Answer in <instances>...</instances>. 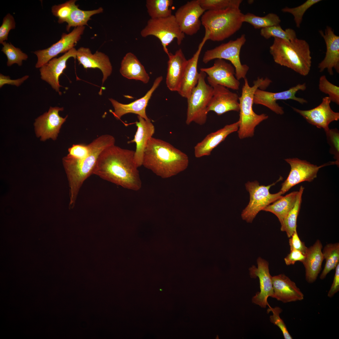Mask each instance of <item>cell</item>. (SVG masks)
<instances>
[{"instance_id":"4","label":"cell","mask_w":339,"mask_h":339,"mask_svg":"<svg viewBox=\"0 0 339 339\" xmlns=\"http://www.w3.org/2000/svg\"><path fill=\"white\" fill-rule=\"evenodd\" d=\"M269 51L277 64L303 76L309 73L312 57L309 45L305 40L297 37L290 40L274 38Z\"/></svg>"},{"instance_id":"42","label":"cell","mask_w":339,"mask_h":339,"mask_svg":"<svg viewBox=\"0 0 339 339\" xmlns=\"http://www.w3.org/2000/svg\"><path fill=\"white\" fill-rule=\"evenodd\" d=\"M319 89L321 92L328 95L331 101L339 105V87L329 82L325 75L320 78Z\"/></svg>"},{"instance_id":"19","label":"cell","mask_w":339,"mask_h":339,"mask_svg":"<svg viewBox=\"0 0 339 339\" xmlns=\"http://www.w3.org/2000/svg\"><path fill=\"white\" fill-rule=\"evenodd\" d=\"M212 96L207 108L208 113L213 111L220 116L229 111H239V97L228 88L217 85L212 86Z\"/></svg>"},{"instance_id":"5","label":"cell","mask_w":339,"mask_h":339,"mask_svg":"<svg viewBox=\"0 0 339 339\" xmlns=\"http://www.w3.org/2000/svg\"><path fill=\"white\" fill-rule=\"evenodd\" d=\"M244 79L241 94L239 97V115L238 132L240 139L253 136L256 127L268 118V116L266 114H256L253 111V105L256 91L258 89H265L272 83L267 78H258L254 81L253 85L250 86L247 79L245 78Z\"/></svg>"},{"instance_id":"22","label":"cell","mask_w":339,"mask_h":339,"mask_svg":"<svg viewBox=\"0 0 339 339\" xmlns=\"http://www.w3.org/2000/svg\"><path fill=\"white\" fill-rule=\"evenodd\" d=\"M320 34L326 44V50L323 60L319 63L318 68L321 72L327 69L329 75L334 74L333 69L339 73V36L336 35L332 28L327 26L325 32L320 30Z\"/></svg>"},{"instance_id":"7","label":"cell","mask_w":339,"mask_h":339,"mask_svg":"<svg viewBox=\"0 0 339 339\" xmlns=\"http://www.w3.org/2000/svg\"><path fill=\"white\" fill-rule=\"evenodd\" d=\"M206 74L200 71L197 84L187 99V108L186 123L189 125L192 122L202 125L207 119V108L212 96L213 87L205 80Z\"/></svg>"},{"instance_id":"31","label":"cell","mask_w":339,"mask_h":339,"mask_svg":"<svg viewBox=\"0 0 339 339\" xmlns=\"http://www.w3.org/2000/svg\"><path fill=\"white\" fill-rule=\"evenodd\" d=\"M298 191L292 192L280 198L269 204L263 211L269 212L275 215L281 224L289 212L293 208L296 201Z\"/></svg>"},{"instance_id":"8","label":"cell","mask_w":339,"mask_h":339,"mask_svg":"<svg viewBox=\"0 0 339 339\" xmlns=\"http://www.w3.org/2000/svg\"><path fill=\"white\" fill-rule=\"evenodd\" d=\"M140 34L143 37L153 35L157 38L167 55L169 52L167 46L175 39L177 44L180 45L185 37L173 15L164 18H150Z\"/></svg>"},{"instance_id":"26","label":"cell","mask_w":339,"mask_h":339,"mask_svg":"<svg viewBox=\"0 0 339 339\" xmlns=\"http://www.w3.org/2000/svg\"><path fill=\"white\" fill-rule=\"evenodd\" d=\"M239 126L238 121L232 124L227 125L215 132L207 135L194 147L195 157L199 158L210 155L213 150L224 141L229 135L238 131Z\"/></svg>"},{"instance_id":"50","label":"cell","mask_w":339,"mask_h":339,"mask_svg":"<svg viewBox=\"0 0 339 339\" xmlns=\"http://www.w3.org/2000/svg\"><path fill=\"white\" fill-rule=\"evenodd\" d=\"M335 268L333 283L328 293V296L329 298H331L339 291V263Z\"/></svg>"},{"instance_id":"6","label":"cell","mask_w":339,"mask_h":339,"mask_svg":"<svg viewBox=\"0 0 339 339\" xmlns=\"http://www.w3.org/2000/svg\"><path fill=\"white\" fill-rule=\"evenodd\" d=\"M243 14L238 8H229L206 11L201 18L202 24L209 32V40L220 41L239 30L243 23Z\"/></svg>"},{"instance_id":"27","label":"cell","mask_w":339,"mask_h":339,"mask_svg":"<svg viewBox=\"0 0 339 339\" xmlns=\"http://www.w3.org/2000/svg\"><path fill=\"white\" fill-rule=\"evenodd\" d=\"M166 83L171 91H177L180 88L187 61L180 49L173 54L169 52Z\"/></svg>"},{"instance_id":"48","label":"cell","mask_w":339,"mask_h":339,"mask_svg":"<svg viewBox=\"0 0 339 339\" xmlns=\"http://www.w3.org/2000/svg\"><path fill=\"white\" fill-rule=\"evenodd\" d=\"M305 255L300 251L296 250H290V253L284 258V260L287 265H294L297 261L302 262L304 260Z\"/></svg>"},{"instance_id":"14","label":"cell","mask_w":339,"mask_h":339,"mask_svg":"<svg viewBox=\"0 0 339 339\" xmlns=\"http://www.w3.org/2000/svg\"><path fill=\"white\" fill-rule=\"evenodd\" d=\"M200 70L208 75L207 80L211 86L219 85L234 90L239 88L240 83L235 77L234 67L223 59H216L212 66L202 68Z\"/></svg>"},{"instance_id":"16","label":"cell","mask_w":339,"mask_h":339,"mask_svg":"<svg viewBox=\"0 0 339 339\" xmlns=\"http://www.w3.org/2000/svg\"><path fill=\"white\" fill-rule=\"evenodd\" d=\"M63 107H50L47 112L35 120L34 123L36 136L41 141L51 138L56 140L62 125L68 116L64 118L60 116L59 112L63 110Z\"/></svg>"},{"instance_id":"21","label":"cell","mask_w":339,"mask_h":339,"mask_svg":"<svg viewBox=\"0 0 339 339\" xmlns=\"http://www.w3.org/2000/svg\"><path fill=\"white\" fill-rule=\"evenodd\" d=\"M162 80V76L157 77L155 79L151 88L144 96L130 103L123 104L113 99H109L114 109V111H110V112L117 120L120 119L121 117L124 115L132 113L137 114L146 120L151 121L147 116L146 108L153 93L159 86Z\"/></svg>"},{"instance_id":"39","label":"cell","mask_w":339,"mask_h":339,"mask_svg":"<svg viewBox=\"0 0 339 339\" xmlns=\"http://www.w3.org/2000/svg\"><path fill=\"white\" fill-rule=\"evenodd\" d=\"M201 6L207 11H216L229 8H239L241 0H199Z\"/></svg>"},{"instance_id":"30","label":"cell","mask_w":339,"mask_h":339,"mask_svg":"<svg viewBox=\"0 0 339 339\" xmlns=\"http://www.w3.org/2000/svg\"><path fill=\"white\" fill-rule=\"evenodd\" d=\"M120 72L124 77L130 79L149 82V77L144 67L137 57L132 52L127 53L121 61Z\"/></svg>"},{"instance_id":"38","label":"cell","mask_w":339,"mask_h":339,"mask_svg":"<svg viewBox=\"0 0 339 339\" xmlns=\"http://www.w3.org/2000/svg\"><path fill=\"white\" fill-rule=\"evenodd\" d=\"M260 34L267 39L273 37L274 38L290 40L297 37L296 33L293 30L288 28L284 30L280 25L261 29Z\"/></svg>"},{"instance_id":"17","label":"cell","mask_w":339,"mask_h":339,"mask_svg":"<svg viewBox=\"0 0 339 339\" xmlns=\"http://www.w3.org/2000/svg\"><path fill=\"white\" fill-rule=\"evenodd\" d=\"M257 267L253 265L249 270L251 278H259L260 291L256 293L252 298V301L261 307L265 308L268 304L267 301L268 297H272L273 293L272 277L270 273L267 261L259 257L257 260Z\"/></svg>"},{"instance_id":"47","label":"cell","mask_w":339,"mask_h":339,"mask_svg":"<svg viewBox=\"0 0 339 339\" xmlns=\"http://www.w3.org/2000/svg\"><path fill=\"white\" fill-rule=\"evenodd\" d=\"M289 239V244L290 250H296L305 255L308 248L304 242L300 239L297 230L295 231Z\"/></svg>"},{"instance_id":"12","label":"cell","mask_w":339,"mask_h":339,"mask_svg":"<svg viewBox=\"0 0 339 339\" xmlns=\"http://www.w3.org/2000/svg\"><path fill=\"white\" fill-rule=\"evenodd\" d=\"M306 89L305 83L299 84L289 89L278 92H272L258 89L255 91L253 103L263 105L278 115L284 114L283 108L277 103L278 100H293L303 104L307 103L304 98L296 96L299 90L304 91Z\"/></svg>"},{"instance_id":"10","label":"cell","mask_w":339,"mask_h":339,"mask_svg":"<svg viewBox=\"0 0 339 339\" xmlns=\"http://www.w3.org/2000/svg\"><path fill=\"white\" fill-rule=\"evenodd\" d=\"M280 178L275 183L265 186L261 185L257 181H248L245 184L246 189L250 194L249 202L243 210L242 219L248 223H252L257 214L266 206L280 198L283 194L280 191L275 194L269 192L271 187L280 181Z\"/></svg>"},{"instance_id":"28","label":"cell","mask_w":339,"mask_h":339,"mask_svg":"<svg viewBox=\"0 0 339 339\" xmlns=\"http://www.w3.org/2000/svg\"><path fill=\"white\" fill-rule=\"evenodd\" d=\"M137 118L138 121L135 122L137 130L134 138L128 143H135L136 144L134 159L136 165L139 167L143 165L144 151L149 139L154 133L155 127L151 121L146 120L139 116Z\"/></svg>"},{"instance_id":"23","label":"cell","mask_w":339,"mask_h":339,"mask_svg":"<svg viewBox=\"0 0 339 339\" xmlns=\"http://www.w3.org/2000/svg\"><path fill=\"white\" fill-rule=\"evenodd\" d=\"M209 32L205 30L204 36L197 50L187 62L178 92L182 97L187 99L197 85L199 76L197 70L199 58L202 49L209 40Z\"/></svg>"},{"instance_id":"18","label":"cell","mask_w":339,"mask_h":339,"mask_svg":"<svg viewBox=\"0 0 339 339\" xmlns=\"http://www.w3.org/2000/svg\"><path fill=\"white\" fill-rule=\"evenodd\" d=\"M331 101L328 96L323 97L321 103L315 107L309 110H303L292 107L309 123L319 128H322L325 132L329 130V124L339 119V113L334 111L331 108Z\"/></svg>"},{"instance_id":"9","label":"cell","mask_w":339,"mask_h":339,"mask_svg":"<svg viewBox=\"0 0 339 339\" xmlns=\"http://www.w3.org/2000/svg\"><path fill=\"white\" fill-rule=\"evenodd\" d=\"M246 41L245 35L242 34L234 40H231L215 48L207 50L205 52L202 61L206 64L215 59H221L229 61L235 69V77L239 80L245 79L249 69L246 64H242L240 60V53L242 46Z\"/></svg>"},{"instance_id":"45","label":"cell","mask_w":339,"mask_h":339,"mask_svg":"<svg viewBox=\"0 0 339 339\" xmlns=\"http://www.w3.org/2000/svg\"><path fill=\"white\" fill-rule=\"evenodd\" d=\"M15 22L13 16L10 13L7 14L3 18L2 24L0 27V43L2 44L8 40L9 31L15 28Z\"/></svg>"},{"instance_id":"33","label":"cell","mask_w":339,"mask_h":339,"mask_svg":"<svg viewBox=\"0 0 339 339\" xmlns=\"http://www.w3.org/2000/svg\"><path fill=\"white\" fill-rule=\"evenodd\" d=\"M103 9L100 7L91 10H83L78 8L76 4L67 23L66 30L68 31L71 27H76L87 25V22L93 15L103 12Z\"/></svg>"},{"instance_id":"44","label":"cell","mask_w":339,"mask_h":339,"mask_svg":"<svg viewBox=\"0 0 339 339\" xmlns=\"http://www.w3.org/2000/svg\"><path fill=\"white\" fill-rule=\"evenodd\" d=\"M67 158L75 161L82 160L88 155L89 148L88 144H74L68 149Z\"/></svg>"},{"instance_id":"36","label":"cell","mask_w":339,"mask_h":339,"mask_svg":"<svg viewBox=\"0 0 339 339\" xmlns=\"http://www.w3.org/2000/svg\"><path fill=\"white\" fill-rule=\"evenodd\" d=\"M243 21V22L250 24L256 29H261L279 25L281 22L279 17L272 13H269L263 17L248 13L244 14Z\"/></svg>"},{"instance_id":"49","label":"cell","mask_w":339,"mask_h":339,"mask_svg":"<svg viewBox=\"0 0 339 339\" xmlns=\"http://www.w3.org/2000/svg\"><path fill=\"white\" fill-rule=\"evenodd\" d=\"M29 78L28 75H25L22 78L16 79H11L9 76H6L0 74V88L7 84L19 87Z\"/></svg>"},{"instance_id":"13","label":"cell","mask_w":339,"mask_h":339,"mask_svg":"<svg viewBox=\"0 0 339 339\" xmlns=\"http://www.w3.org/2000/svg\"><path fill=\"white\" fill-rule=\"evenodd\" d=\"M84 26H78L68 34L63 33L60 39L47 48L35 51L37 57L35 67L40 68L59 54L66 53L77 44L85 30Z\"/></svg>"},{"instance_id":"41","label":"cell","mask_w":339,"mask_h":339,"mask_svg":"<svg viewBox=\"0 0 339 339\" xmlns=\"http://www.w3.org/2000/svg\"><path fill=\"white\" fill-rule=\"evenodd\" d=\"M76 0H70L65 3L55 5L51 7L53 14L58 18V22L60 24L67 21Z\"/></svg>"},{"instance_id":"25","label":"cell","mask_w":339,"mask_h":339,"mask_svg":"<svg viewBox=\"0 0 339 339\" xmlns=\"http://www.w3.org/2000/svg\"><path fill=\"white\" fill-rule=\"evenodd\" d=\"M273 290L272 298L283 303L304 299V295L295 283L284 274L272 277Z\"/></svg>"},{"instance_id":"1","label":"cell","mask_w":339,"mask_h":339,"mask_svg":"<svg viewBox=\"0 0 339 339\" xmlns=\"http://www.w3.org/2000/svg\"><path fill=\"white\" fill-rule=\"evenodd\" d=\"M134 153L133 150L115 144L107 148L100 154L93 174L125 188L139 190L142 181Z\"/></svg>"},{"instance_id":"11","label":"cell","mask_w":339,"mask_h":339,"mask_svg":"<svg viewBox=\"0 0 339 339\" xmlns=\"http://www.w3.org/2000/svg\"><path fill=\"white\" fill-rule=\"evenodd\" d=\"M291 169L288 177L282 184L280 190L283 194L292 187L304 181L311 182L317 176L319 170L326 165L337 164V161L331 162L320 166L311 164L306 160L297 158L285 159Z\"/></svg>"},{"instance_id":"46","label":"cell","mask_w":339,"mask_h":339,"mask_svg":"<svg viewBox=\"0 0 339 339\" xmlns=\"http://www.w3.org/2000/svg\"><path fill=\"white\" fill-rule=\"evenodd\" d=\"M326 132L328 143L331 147L330 152L335 158L339 159V133L336 129L329 130ZM338 161V160H337Z\"/></svg>"},{"instance_id":"40","label":"cell","mask_w":339,"mask_h":339,"mask_svg":"<svg viewBox=\"0 0 339 339\" xmlns=\"http://www.w3.org/2000/svg\"><path fill=\"white\" fill-rule=\"evenodd\" d=\"M320 1V0H307L298 6L293 8L286 7L282 9V11L283 12L292 14L293 16L296 27L299 28L306 11L312 6Z\"/></svg>"},{"instance_id":"43","label":"cell","mask_w":339,"mask_h":339,"mask_svg":"<svg viewBox=\"0 0 339 339\" xmlns=\"http://www.w3.org/2000/svg\"><path fill=\"white\" fill-rule=\"evenodd\" d=\"M269 308L267 311L268 313L271 311L273 314L270 317V321L274 325L277 326L281 331L285 339H292L293 337L289 334L286 325L280 316V314L282 312V310L280 307H276L273 308L270 307L269 304Z\"/></svg>"},{"instance_id":"37","label":"cell","mask_w":339,"mask_h":339,"mask_svg":"<svg viewBox=\"0 0 339 339\" xmlns=\"http://www.w3.org/2000/svg\"><path fill=\"white\" fill-rule=\"evenodd\" d=\"M2 44L3 47L1 51L7 57V65L8 66H10L15 63L21 66L23 61L27 59L28 56L26 54L23 52L20 49L14 46L11 43H7L5 41Z\"/></svg>"},{"instance_id":"32","label":"cell","mask_w":339,"mask_h":339,"mask_svg":"<svg viewBox=\"0 0 339 339\" xmlns=\"http://www.w3.org/2000/svg\"><path fill=\"white\" fill-rule=\"evenodd\" d=\"M304 189V188L302 186H300L294 206L281 224V231L285 232L288 237L289 238L297 230V218L300 210L302 197Z\"/></svg>"},{"instance_id":"34","label":"cell","mask_w":339,"mask_h":339,"mask_svg":"<svg viewBox=\"0 0 339 339\" xmlns=\"http://www.w3.org/2000/svg\"><path fill=\"white\" fill-rule=\"evenodd\" d=\"M172 0H147L146 6L151 19L166 18L172 15Z\"/></svg>"},{"instance_id":"2","label":"cell","mask_w":339,"mask_h":339,"mask_svg":"<svg viewBox=\"0 0 339 339\" xmlns=\"http://www.w3.org/2000/svg\"><path fill=\"white\" fill-rule=\"evenodd\" d=\"M189 162L185 153L168 142L152 137L144 151L143 165L157 175L167 178L184 171Z\"/></svg>"},{"instance_id":"15","label":"cell","mask_w":339,"mask_h":339,"mask_svg":"<svg viewBox=\"0 0 339 339\" xmlns=\"http://www.w3.org/2000/svg\"><path fill=\"white\" fill-rule=\"evenodd\" d=\"M205 12L199 0H193L180 7L174 16L181 31L185 34L192 35L200 30L202 24L200 18Z\"/></svg>"},{"instance_id":"24","label":"cell","mask_w":339,"mask_h":339,"mask_svg":"<svg viewBox=\"0 0 339 339\" xmlns=\"http://www.w3.org/2000/svg\"><path fill=\"white\" fill-rule=\"evenodd\" d=\"M76 58L79 63L85 69L98 68L103 74L102 85L111 74L112 67L108 56L99 51L91 53L90 49L81 47L77 50Z\"/></svg>"},{"instance_id":"3","label":"cell","mask_w":339,"mask_h":339,"mask_svg":"<svg viewBox=\"0 0 339 339\" xmlns=\"http://www.w3.org/2000/svg\"><path fill=\"white\" fill-rule=\"evenodd\" d=\"M115 139L112 135L100 136L88 144L89 152L83 159L75 161L66 156L62 162L68 180L69 194L77 197L84 181L92 174L98 158L101 152L107 148L115 144Z\"/></svg>"},{"instance_id":"35","label":"cell","mask_w":339,"mask_h":339,"mask_svg":"<svg viewBox=\"0 0 339 339\" xmlns=\"http://www.w3.org/2000/svg\"><path fill=\"white\" fill-rule=\"evenodd\" d=\"M322 252L326 263L320 276V278L322 280L324 279L331 271L335 269L339 263V243L327 244Z\"/></svg>"},{"instance_id":"20","label":"cell","mask_w":339,"mask_h":339,"mask_svg":"<svg viewBox=\"0 0 339 339\" xmlns=\"http://www.w3.org/2000/svg\"><path fill=\"white\" fill-rule=\"evenodd\" d=\"M77 50L73 48L58 58L55 57L40 68L41 78L47 82L56 92L61 94L59 78L67 67V60L71 57L76 58Z\"/></svg>"},{"instance_id":"29","label":"cell","mask_w":339,"mask_h":339,"mask_svg":"<svg viewBox=\"0 0 339 339\" xmlns=\"http://www.w3.org/2000/svg\"><path fill=\"white\" fill-rule=\"evenodd\" d=\"M321 242L317 239L313 245L308 248L305 258L302 262L305 269L306 280L309 283L316 280L321 270L324 260Z\"/></svg>"}]
</instances>
